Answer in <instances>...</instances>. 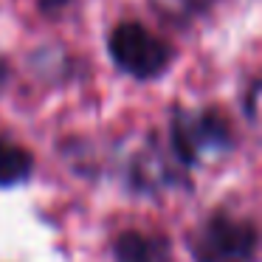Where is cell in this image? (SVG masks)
Returning <instances> with one entry per match:
<instances>
[{"mask_svg": "<svg viewBox=\"0 0 262 262\" xmlns=\"http://www.w3.org/2000/svg\"><path fill=\"white\" fill-rule=\"evenodd\" d=\"M198 262H251L256 254V231L234 217H211L192 239Z\"/></svg>", "mask_w": 262, "mask_h": 262, "instance_id": "1", "label": "cell"}, {"mask_svg": "<svg viewBox=\"0 0 262 262\" xmlns=\"http://www.w3.org/2000/svg\"><path fill=\"white\" fill-rule=\"evenodd\" d=\"M110 54L124 68L127 74L138 76V79H149L158 76L169 62V48L164 40L147 31L138 23H124L113 31L110 37Z\"/></svg>", "mask_w": 262, "mask_h": 262, "instance_id": "2", "label": "cell"}, {"mask_svg": "<svg viewBox=\"0 0 262 262\" xmlns=\"http://www.w3.org/2000/svg\"><path fill=\"white\" fill-rule=\"evenodd\" d=\"M119 262H169V248L161 237H147L138 231H127L116 239Z\"/></svg>", "mask_w": 262, "mask_h": 262, "instance_id": "3", "label": "cell"}, {"mask_svg": "<svg viewBox=\"0 0 262 262\" xmlns=\"http://www.w3.org/2000/svg\"><path fill=\"white\" fill-rule=\"evenodd\" d=\"M31 166H34V161H31L29 149L0 138V186H14V183L26 181L31 175Z\"/></svg>", "mask_w": 262, "mask_h": 262, "instance_id": "4", "label": "cell"}, {"mask_svg": "<svg viewBox=\"0 0 262 262\" xmlns=\"http://www.w3.org/2000/svg\"><path fill=\"white\" fill-rule=\"evenodd\" d=\"M71 0H40V6L46 9V12H59L62 6H68Z\"/></svg>", "mask_w": 262, "mask_h": 262, "instance_id": "5", "label": "cell"}, {"mask_svg": "<svg viewBox=\"0 0 262 262\" xmlns=\"http://www.w3.org/2000/svg\"><path fill=\"white\" fill-rule=\"evenodd\" d=\"M206 0H181V6H186V9H194V6H203Z\"/></svg>", "mask_w": 262, "mask_h": 262, "instance_id": "6", "label": "cell"}]
</instances>
